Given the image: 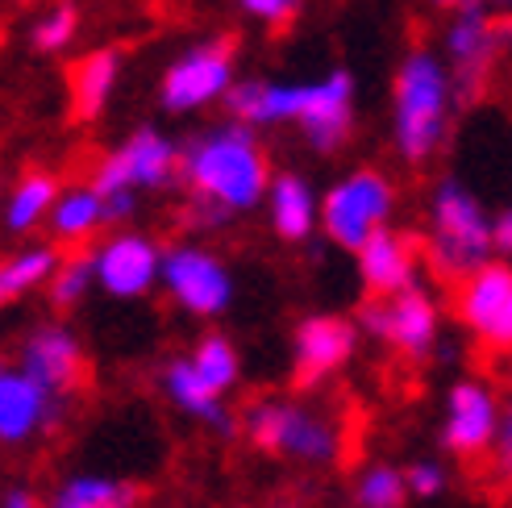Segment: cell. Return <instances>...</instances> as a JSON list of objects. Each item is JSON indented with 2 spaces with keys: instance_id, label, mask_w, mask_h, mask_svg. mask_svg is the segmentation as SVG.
Instances as JSON below:
<instances>
[{
  "instance_id": "6da1fadb",
  "label": "cell",
  "mask_w": 512,
  "mask_h": 508,
  "mask_svg": "<svg viewBox=\"0 0 512 508\" xmlns=\"http://www.w3.org/2000/svg\"><path fill=\"white\" fill-rule=\"evenodd\" d=\"M221 100L242 125H284V121L304 125V138L321 155L346 142L354 121V80L346 71H329L321 84L238 80L225 88Z\"/></svg>"
},
{
  "instance_id": "7a4b0ae2",
  "label": "cell",
  "mask_w": 512,
  "mask_h": 508,
  "mask_svg": "<svg viewBox=\"0 0 512 508\" xmlns=\"http://www.w3.org/2000/svg\"><path fill=\"white\" fill-rule=\"evenodd\" d=\"M179 167L184 180L192 184L196 200H213L225 213L254 209L267 196L271 171L263 146L254 142L250 125H217L209 134H196L184 150H179Z\"/></svg>"
},
{
  "instance_id": "3957f363",
  "label": "cell",
  "mask_w": 512,
  "mask_h": 508,
  "mask_svg": "<svg viewBox=\"0 0 512 508\" xmlns=\"http://www.w3.org/2000/svg\"><path fill=\"white\" fill-rule=\"evenodd\" d=\"M450 71L429 55L413 50L396 75V146L408 163H425L446 142L450 121Z\"/></svg>"
},
{
  "instance_id": "277c9868",
  "label": "cell",
  "mask_w": 512,
  "mask_h": 508,
  "mask_svg": "<svg viewBox=\"0 0 512 508\" xmlns=\"http://www.w3.org/2000/svg\"><path fill=\"white\" fill-rule=\"evenodd\" d=\"M429 225V254L442 267V275L458 279L492 259V217L483 213L475 192H467L458 180H442L433 188Z\"/></svg>"
},
{
  "instance_id": "5b68a950",
  "label": "cell",
  "mask_w": 512,
  "mask_h": 508,
  "mask_svg": "<svg viewBox=\"0 0 512 508\" xmlns=\"http://www.w3.org/2000/svg\"><path fill=\"white\" fill-rule=\"evenodd\" d=\"M242 425H246V438L259 450L288 454V459H300V463H334L342 450L338 425L313 409H304V404H292V400L250 404Z\"/></svg>"
},
{
  "instance_id": "8992f818",
  "label": "cell",
  "mask_w": 512,
  "mask_h": 508,
  "mask_svg": "<svg viewBox=\"0 0 512 508\" xmlns=\"http://www.w3.org/2000/svg\"><path fill=\"white\" fill-rule=\"evenodd\" d=\"M392 205H396V192L379 171H354L342 184L329 188V196L317 205V217L325 225L329 242H338L342 250H358L392 217Z\"/></svg>"
},
{
  "instance_id": "52a82bcc",
  "label": "cell",
  "mask_w": 512,
  "mask_h": 508,
  "mask_svg": "<svg viewBox=\"0 0 512 508\" xmlns=\"http://www.w3.org/2000/svg\"><path fill=\"white\" fill-rule=\"evenodd\" d=\"M159 284L184 304L192 317H217L234 300V279L217 254L200 246H175L159 259Z\"/></svg>"
},
{
  "instance_id": "ba28073f",
  "label": "cell",
  "mask_w": 512,
  "mask_h": 508,
  "mask_svg": "<svg viewBox=\"0 0 512 508\" xmlns=\"http://www.w3.org/2000/svg\"><path fill=\"white\" fill-rule=\"evenodd\" d=\"M458 317L492 350L512 346V271L508 263H479L458 284Z\"/></svg>"
},
{
  "instance_id": "9c48e42d",
  "label": "cell",
  "mask_w": 512,
  "mask_h": 508,
  "mask_svg": "<svg viewBox=\"0 0 512 508\" xmlns=\"http://www.w3.org/2000/svg\"><path fill=\"white\" fill-rule=\"evenodd\" d=\"M229 84H234V50H229V42H209L171 63L159 96L167 113H192L221 100Z\"/></svg>"
},
{
  "instance_id": "30bf717a",
  "label": "cell",
  "mask_w": 512,
  "mask_h": 508,
  "mask_svg": "<svg viewBox=\"0 0 512 508\" xmlns=\"http://www.w3.org/2000/svg\"><path fill=\"white\" fill-rule=\"evenodd\" d=\"M175 159H179V150L171 138H163L159 130H138L121 150H113V155L96 167L92 188H96V196L121 192V188H130V192L163 188L175 171Z\"/></svg>"
},
{
  "instance_id": "8fae6325",
  "label": "cell",
  "mask_w": 512,
  "mask_h": 508,
  "mask_svg": "<svg viewBox=\"0 0 512 508\" xmlns=\"http://www.w3.org/2000/svg\"><path fill=\"white\" fill-rule=\"evenodd\" d=\"M363 329H371L379 342L404 350L408 359H421V354L433 350V338H438V309H433V300L413 284V288L396 292L388 304L363 309Z\"/></svg>"
},
{
  "instance_id": "7c38bea8",
  "label": "cell",
  "mask_w": 512,
  "mask_h": 508,
  "mask_svg": "<svg viewBox=\"0 0 512 508\" xmlns=\"http://www.w3.org/2000/svg\"><path fill=\"white\" fill-rule=\"evenodd\" d=\"M163 250L146 234H117L92 254V284H100L117 300L146 296L159 284Z\"/></svg>"
},
{
  "instance_id": "4fadbf2b",
  "label": "cell",
  "mask_w": 512,
  "mask_h": 508,
  "mask_svg": "<svg viewBox=\"0 0 512 508\" xmlns=\"http://www.w3.org/2000/svg\"><path fill=\"white\" fill-rule=\"evenodd\" d=\"M21 371L34 379L46 396H63L80 384L84 375V350L67 325H38L21 346Z\"/></svg>"
},
{
  "instance_id": "5bb4252c",
  "label": "cell",
  "mask_w": 512,
  "mask_h": 508,
  "mask_svg": "<svg viewBox=\"0 0 512 508\" xmlns=\"http://www.w3.org/2000/svg\"><path fill=\"white\" fill-rule=\"evenodd\" d=\"M450 409H446V450L458 459H471L483 454L496 442V425H500V409H496V392L479 379H463V384L450 388Z\"/></svg>"
},
{
  "instance_id": "9a60e30c",
  "label": "cell",
  "mask_w": 512,
  "mask_h": 508,
  "mask_svg": "<svg viewBox=\"0 0 512 508\" xmlns=\"http://www.w3.org/2000/svg\"><path fill=\"white\" fill-rule=\"evenodd\" d=\"M358 346V325L346 321V317H329V313H317V317H304L296 325V342H292V354H296V379L300 384H321L325 375H334Z\"/></svg>"
},
{
  "instance_id": "2e32d148",
  "label": "cell",
  "mask_w": 512,
  "mask_h": 508,
  "mask_svg": "<svg viewBox=\"0 0 512 508\" xmlns=\"http://www.w3.org/2000/svg\"><path fill=\"white\" fill-rule=\"evenodd\" d=\"M59 400L46 396L21 367L0 371V442H25L42 425H55Z\"/></svg>"
},
{
  "instance_id": "e0dca14e",
  "label": "cell",
  "mask_w": 512,
  "mask_h": 508,
  "mask_svg": "<svg viewBox=\"0 0 512 508\" xmlns=\"http://www.w3.org/2000/svg\"><path fill=\"white\" fill-rule=\"evenodd\" d=\"M354 254H358V275H363V284L379 296H396V292L417 284L413 242L392 234V230H383V225Z\"/></svg>"
},
{
  "instance_id": "ac0fdd59",
  "label": "cell",
  "mask_w": 512,
  "mask_h": 508,
  "mask_svg": "<svg viewBox=\"0 0 512 508\" xmlns=\"http://www.w3.org/2000/svg\"><path fill=\"white\" fill-rule=\"evenodd\" d=\"M500 34L504 30L488 17V9H483L479 0L458 9L450 34H446V55H450V63L458 67L463 80H479V75L492 67L496 50H500Z\"/></svg>"
},
{
  "instance_id": "d6986e66",
  "label": "cell",
  "mask_w": 512,
  "mask_h": 508,
  "mask_svg": "<svg viewBox=\"0 0 512 508\" xmlns=\"http://www.w3.org/2000/svg\"><path fill=\"white\" fill-rule=\"evenodd\" d=\"M271 192V225L284 242H304L317 225V196L300 175H279L267 184Z\"/></svg>"
},
{
  "instance_id": "ffe728a7",
  "label": "cell",
  "mask_w": 512,
  "mask_h": 508,
  "mask_svg": "<svg viewBox=\"0 0 512 508\" xmlns=\"http://www.w3.org/2000/svg\"><path fill=\"white\" fill-rule=\"evenodd\" d=\"M117 75H121V55H117V50H92L88 59L75 63V71H71L75 117L92 121L100 109H105V100L117 88Z\"/></svg>"
},
{
  "instance_id": "44dd1931",
  "label": "cell",
  "mask_w": 512,
  "mask_h": 508,
  "mask_svg": "<svg viewBox=\"0 0 512 508\" xmlns=\"http://www.w3.org/2000/svg\"><path fill=\"white\" fill-rule=\"evenodd\" d=\"M167 396H171L188 417L209 421L217 434H234V417L221 409V396H217L209 384H204L188 359H175V363L167 367Z\"/></svg>"
},
{
  "instance_id": "7402d4cb",
  "label": "cell",
  "mask_w": 512,
  "mask_h": 508,
  "mask_svg": "<svg viewBox=\"0 0 512 508\" xmlns=\"http://www.w3.org/2000/svg\"><path fill=\"white\" fill-rule=\"evenodd\" d=\"M50 234L55 242H84L88 234H96L100 225V196L96 188H71V192H59L55 205H50Z\"/></svg>"
},
{
  "instance_id": "603a6c76",
  "label": "cell",
  "mask_w": 512,
  "mask_h": 508,
  "mask_svg": "<svg viewBox=\"0 0 512 508\" xmlns=\"http://www.w3.org/2000/svg\"><path fill=\"white\" fill-rule=\"evenodd\" d=\"M55 196H59V184H55V175H25V180L17 184V192L9 196V205H5V225L13 234H25V230H34L38 221H46L50 205H55Z\"/></svg>"
},
{
  "instance_id": "cb8c5ba5",
  "label": "cell",
  "mask_w": 512,
  "mask_h": 508,
  "mask_svg": "<svg viewBox=\"0 0 512 508\" xmlns=\"http://www.w3.org/2000/svg\"><path fill=\"white\" fill-rule=\"evenodd\" d=\"M138 492L121 479H105V475H75L63 484L55 508H134Z\"/></svg>"
},
{
  "instance_id": "d4e9b609",
  "label": "cell",
  "mask_w": 512,
  "mask_h": 508,
  "mask_svg": "<svg viewBox=\"0 0 512 508\" xmlns=\"http://www.w3.org/2000/svg\"><path fill=\"white\" fill-rule=\"evenodd\" d=\"M55 267H59V250L55 246H30V250L13 254L9 263H0V300H17L30 288L46 284Z\"/></svg>"
},
{
  "instance_id": "484cf974",
  "label": "cell",
  "mask_w": 512,
  "mask_h": 508,
  "mask_svg": "<svg viewBox=\"0 0 512 508\" xmlns=\"http://www.w3.org/2000/svg\"><path fill=\"white\" fill-rule=\"evenodd\" d=\"M192 367H196V375L204 379V384H209L217 396L221 392H229L238 384V375H242V367H238V350L229 346L225 338H204L196 350H192V359H188Z\"/></svg>"
},
{
  "instance_id": "4316f807",
  "label": "cell",
  "mask_w": 512,
  "mask_h": 508,
  "mask_svg": "<svg viewBox=\"0 0 512 508\" xmlns=\"http://www.w3.org/2000/svg\"><path fill=\"white\" fill-rule=\"evenodd\" d=\"M50 304L55 309H71V304H80L84 292L92 288V254H80V259H67L50 271Z\"/></svg>"
},
{
  "instance_id": "83f0119b",
  "label": "cell",
  "mask_w": 512,
  "mask_h": 508,
  "mask_svg": "<svg viewBox=\"0 0 512 508\" xmlns=\"http://www.w3.org/2000/svg\"><path fill=\"white\" fill-rule=\"evenodd\" d=\"M404 475L396 467H371L363 479H358V508H404Z\"/></svg>"
},
{
  "instance_id": "f1b7e54d",
  "label": "cell",
  "mask_w": 512,
  "mask_h": 508,
  "mask_svg": "<svg viewBox=\"0 0 512 508\" xmlns=\"http://www.w3.org/2000/svg\"><path fill=\"white\" fill-rule=\"evenodd\" d=\"M75 30H80V13H75V5H59L34 25V46L38 50H63L75 38Z\"/></svg>"
},
{
  "instance_id": "f546056e",
  "label": "cell",
  "mask_w": 512,
  "mask_h": 508,
  "mask_svg": "<svg viewBox=\"0 0 512 508\" xmlns=\"http://www.w3.org/2000/svg\"><path fill=\"white\" fill-rule=\"evenodd\" d=\"M404 488L413 492V496H438L446 488V471L438 463H417V467H408L404 471Z\"/></svg>"
},
{
  "instance_id": "4dcf8cb0",
  "label": "cell",
  "mask_w": 512,
  "mask_h": 508,
  "mask_svg": "<svg viewBox=\"0 0 512 508\" xmlns=\"http://www.w3.org/2000/svg\"><path fill=\"white\" fill-rule=\"evenodd\" d=\"M242 9L267 25H288L300 9V0H242Z\"/></svg>"
},
{
  "instance_id": "1f68e13d",
  "label": "cell",
  "mask_w": 512,
  "mask_h": 508,
  "mask_svg": "<svg viewBox=\"0 0 512 508\" xmlns=\"http://www.w3.org/2000/svg\"><path fill=\"white\" fill-rule=\"evenodd\" d=\"M138 209V192L130 188H121V192H105L100 196V221L105 225H121V221H130Z\"/></svg>"
},
{
  "instance_id": "d6a6232c",
  "label": "cell",
  "mask_w": 512,
  "mask_h": 508,
  "mask_svg": "<svg viewBox=\"0 0 512 508\" xmlns=\"http://www.w3.org/2000/svg\"><path fill=\"white\" fill-rule=\"evenodd\" d=\"M492 250H512V213L504 209L496 221H492Z\"/></svg>"
},
{
  "instance_id": "836d02e7",
  "label": "cell",
  "mask_w": 512,
  "mask_h": 508,
  "mask_svg": "<svg viewBox=\"0 0 512 508\" xmlns=\"http://www.w3.org/2000/svg\"><path fill=\"white\" fill-rule=\"evenodd\" d=\"M0 371H5V359H0Z\"/></svg>"
}]
</instances>
